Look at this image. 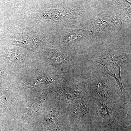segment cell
I'll list each match as a JSON object with an SVG mask.
<instances>
[{
	"label": "cell",
	"mask_w": 131,
	"mask_h": 131,
	"mask_svg": "<svg viewBox=\"0 0 131 131\" xmlns=\"http://www.w3.org/2000/svg\"><path fill=\"white\" fill-rule=\"evenodd\" d=\"M88 112V106L83 102L78 103L74 108V114L79 118H83L86 116Z\"/></svg>",
	"instance_id": "3957f363"
},
{
	"label": "cell",
	"mask_w": 131,
	"mask_h": 131,
	"mask_svg": "<svg viewBox=\"0 0 131 131\" xmlns=\"http://www.w3.org/2000/svg\"><path fill=\"white\" fill-rule=\"evenodd\" d=\"M53 81V80H52L51 79H47L46 80H38L37 81V82L35 83V85H37V84H39V83H42L44 82H52Z\"/></svg>",
	"instance_id": "52a82bcc"
},
{
	"label": "cell",
	"mask_w": 131,
	"mask_h": 131,
	"mask_svg": "<svg viewBox=\"0 0 131 131\" xmlns=\"http://www.w3.org/2000/svg\"><path fill=\"white\" fill-rule=\"evenodd\" d=\"M95 91L96 94L105 100L109 95V90L107 84L103 82H99L96 84Z\"/></svg>",
	"instance_id": "7a4b0ae2"
},
{
	"label": "cell",
	"mask_w": 131,
	"mask_h": 131,
	"mask_svg": "<svg viewBox=\"0 0 131 131\" xmlns=\"http://www.w3.org/2000/svg\"><path fill=\"white\" fill-rule=\"evenodd\" d=\"M85 34L86 32H84L83 31H74L69 34L68 37L65 39V41L69 43L71 41H74L82 37Z\"/></svg>",
	"instance_id": "5b68a950"
},
{
	"label": "cell",
	"mask_w": 131,
	"mask_h": 131,
	"mask_svg": "<svg viewBox=\"0 0 131 131\" xmlns=\"http://www.w3.org/2000/svg\"><path fill=\"white\" fill-rule=\"evenodd\" d=\"M104 57L100 58L98 62L103 65L107 73L114 78L122 91L123 88L120 76V67L122 62L127 59V56L124 54L118 56L109 54Z\"/></svg>",
	"instance_id": "6da1fadb"
},
{
	"label": "cell",
	"mask_w": 131,
	"mask_h": 131,
	"mask_svg": "<svg viewBox=\"0 0 131 131\" xmlns=\"http://www.w3.org/2000/svg\"><path fill=\"white\" fill-rule=\"evenodd\" d=\"M64 58L61 53L58 51L52 52L50 62L52 64H60L63 62Z\"/></svg>",
	"instance_id": "8992f818"
},
{
	"label": "cell",
	"mask_w": 131,
	"mask_h": 131,
	"mask_svg": "<svg viewBox=\"0 0 131 131\" xmlns=\"http://www.w3.org/2000/svg\"><path fill=\"white\" fill-rule=\"evenodd\" d=\"M98 109L101 117L105 120L110 119V114L109 108L106 104L101 102L98 104Z\"/></svg>",
	"instance_id": "277c9868"
}]
</instances>
